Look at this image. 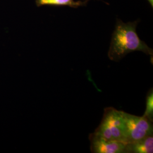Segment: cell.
<instances>
[{
  "label": "cell",
  "mask_w": 153,
  "mask_h": 153,
  "mask_svg": "<svg viewBox=\"0 0 153 153\" xmlns=\"http://www.w3.org/2000/svg\"><path fill=\"white\" fill-rule=\"evenodd\" d=\"M148 2L149 3V4L152 6V7H153V0H147Z\"/></svg>",
  "instance_id": "ba28073f"
},
{
  "label": "cell",
  "mask_w": 153,
  "mask_h": 153,
  "mask_svg": "<svg viewBox=\"0 0 153 153\" xmlns=\"http://www.w3.org/2000/svg\"><path fill=\"white\" fill-rule=\"evenodd\" d=\"M90 0H36L38 7L43 6H69L76 9L79 7L86 6Z\"/></svg>",
  "instance_id": "8992f818"
},
{
  "label": "cell",
  "mask_w": 153,
  "mask_h": 153,
  "mask_svg": "<svg viewBox=\"0 0 153 153\" xmlns=\"http://www.w3.org/2000/svg\"><path fill=\"white\" fill-rule=\"evenodd\" d=\"M128 153H152L153 136H150L135 142L127 143Z\"/></svg>",
  "instance_id": "5b68a950"
},
{
  "label": "cell",
  "mask_w": 153,
  "mask_h": 153,
  "mask_svg": "<svg viewBox=\"0 0 153 153\" xmlns=\"http://www.w3.org/2000/svg\"><path fill=\"white\" fill-rule=\"evenodd\" d=\"M94 133L109 140L126 143L123 111L113 107L105 108L100 124Z\"/></svg>",
  "instance_id": "7a4b0ae2"
},
{
  "label": "cell",
  "mask_w": 153,
  "mask_h": 153,
  "mask_svg": "<svg viewBox=\"0 0 153 153\" xmlns=\"http://www.w3.org/2000/svg\"><path fill=\"white\" fill-rule=\"evenodd\" d=\"M150 120L153 121V88L148 91L146 98V109L143 115Z\"/></svg>",
  "instance_id": "52a82bcc"
},
{
  "label": "cell",
  "mask_w": 153,
  "mask_h": 153,
  "mask_svg": "<svg viewBox=\"0 0 153 153\" xmlns=\"http://www.w3.org/2000/svg\"><path fill=\"white\" fill-rule=\"evenodd\" d=\"M140 20L125 23L116 19L115 29L112 33L108 52L109 60L117 62L126 55L135 51H140L153 59V50L139 38L137 25Z\"/></svg>",
  "instance_id": "6da1fadb"
},
{
  "label": "cell",
  "mask_w": 153,
  "mask_h": 153,
  "mask_svg": "<svg viewBox=\"0 0 153 153\" xmlns=\"http://www.w3.org/2000/svg\"><path fill=\"white\" fill-rule=\"evenodd\" d=\"M90 150L93 153H128L127 143L112 141L94 132L89 135Z\"/></svg>",
  "instance_id": "277c9868"
},
{
  "label": "cell",
  "mask_w": 153,
  "mask_h": 153,
  "mask_svg": "<svg viewBox=\"0 0 153 153\" xmlns=\"http://www.w3.org/2000/svg\"><path fill=\"white\" fill-rule=\"evenodd\" d=\"M126 143L135 142L153 136V121L147 117L137 116L123 111Z\"/></svg>",
  "instance_id": "3957f363"
}]
</instances>
